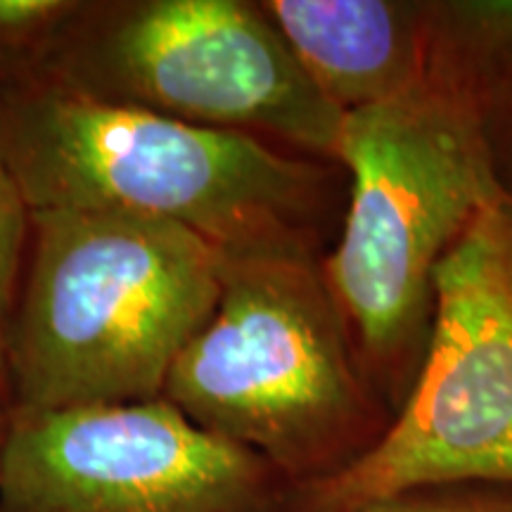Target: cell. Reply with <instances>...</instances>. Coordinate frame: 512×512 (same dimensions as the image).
<instances>
[{"instance_id": "6da1fadb", "label": "cell", "mask_w": 512, "mask_h": 512, "mask_svg": "<svg viewBox=\"0 0 512 512\" xmlns=\"http://www.w3.org/2000/svg\"><path fill=\"white\" fill-rule=\"evenodd\" d=\"M0 159L31 211L176 223L223 259L323 256L344 176L337 164L91 98L46 74L0 83Z\"/></svg>"}, {"instance_id": "7a4b0ae2", "label": "cell", "mask_w": 512, "mask_h": 512, "mask_svg": "<svg viewBox=\"0 0 512 512\" xmlns=\"http://www.w3.org/2000/svg\"><path fill=\"white\" fill-rule=\"evenodd\" d=\"M494 86V76L434 46L411 88L344 114L337 166L349 195L320 271L368 380L394 415L430 342L439 264L505 197L484 131Z\"/></svg>"}, {"instance_id": "3957f363", "label": "cell", "mask_w": 512, "mask_h": 512, "mask_svg": "<svg viewBox=\"0 0 512 512\" xmlns=\"http://www.w3.org/2000/svg\"><path fill=\"white\" fill-rule=\"evenodd\" d=\"M219 292L221 254L176 223L31 211L5 335L10 411L159 399Z\"/></svg>"}, {"instance_id": "277c9868", "label": "cell", "mask_w": 512, "mask_h": 512, "mask_svg": "<svg viewBox=\"0 0 512 512\" xmlns=\"http://www.w3.org/2000/svg\"><path fill=\"white\" fill-rule=\"evenodd\" d=\"M162 399L195 425L259 453L290 486L342 475L394 422L332 297L320 256H221L207 325Z\"/></svg>"}, {"instance_id": "5b68a950", "label": "cell", "mask_w": 512, "mask_h": 512, "mask_svg": "<svg viewBox=\"0 0 512 512\" xmlns=\"http://www.w3.org/2000/svg\"><path fill=\"white\" fill-rule=\"evenodd\" d=\"M36 74L114 105L337 164L344 114L261 3L86 0Z\"/></svg>"}, {"instance_id": "8992f818", "label": "cell", "mask_w": 512, "mask_h": 512, "mask_svg": "<svg viewBox=\"0 0 512 512\" xmlns=\"http://www.w3.org/2000/svg\"><path fill=\"white\" fill-rule=\"evenodd\" d=\"M512 489V249L503 200L434 275L418 377L373 451L342 475L287 489L283 512H354L420 486Z\"/></svg>"}, {"instance_id": "52a82bcc", "label": "cell", "mask_w": 512, "mask_h": 512, "mask_svg": "<svg viewBox=\"0 0 512 512\" xmlns=\"http://www.w3.org/2000/svg\"><path fill=\"white\" fill-rule=\"evenodd\" d=\"M290 484L166 399L8 411L0 512H283Z\"/></svg>"}, {"instance_id": "ba28073f", "label": "cell", "mask_w": 512, "mask_h": 512, "mask_svg": "<svg viewBox=\"0 0 512 512\" xmlns=\"http://www.w3.org/2000/svg\"><path fill=\"white\" fill-rule=\"evenodd\" d=\"M320 93L342 114L422 79L437 38V0H261Z\"/></svg>"}, {"instance_id": "9c48e42d", "label": "cell", "mask_w": 512, "mask_h": 512, "mask_svg": "<svg viewBox=\"0 0 512 512\" xmlns=\"http://www.w3.org/2000/svg\"><path fill=\"white\" fill-rule=\"evenodd\" d=\"M86 0H0V83L41 72Z\"/></svg>"}, {"instance_id": "30bf717a", "label": "cell", "mask_w": 512, "mask_h": 512, "mask_svg": "<svg viewBox=\"0 0 512 512\" xmlns=\"http://www.w3.org/2000/svg\"><path fill=\"white\" fill-rule=\"evenodd\" d=\"M31 209L24 202L15 178L0 159V408L10 411L8 370H5V335L15 306L24 256L29 245Z\"/></svg>"}, {"instance_id": "8fae6325", "label": "cell", "mask_w": 512, "mask_h": 512, "mask_svg": "<svg viewBox=\"0 0 512 512\" xmlns=\"http://www.w3.org/2000/svg\"><path fill=\"white\" fill-rule=\"evenodd\" d=\"M354 512H512V489L489 484L420 486L377 498Z\"/></svg>"}, {"instance_id": "7c38bea8", "label": "cell", "mask_w": 512, "mask_h": 512, "mask_svg": "<svg viewBox=\"0 0 512 512\" xmlns=\"http://www.w3.org/2000/svg\"><path fill=\"white\" fill-rule=\"evenodd\" d=\"M484 131L498 185L512 197V67L501 76L486 100Z\"/></svg>"}, {"instance_id": "4fadbf2b", "label": "cell", "mask_w": 512, "mask_h": 512, "mask_svg": "<svg viewBox=\"0 0 512 512\" xmlns=\"http://www.w3.org/2000/svg\"><path fill=\"white\" fill-rule=\"evenodd\" d=\"M5 432H8V411H3V408H0V456H3Z\"/></svg>"}, {"instance_id": "5bb4252c", "label": "cell", "mask_w": 512, "mask_h": 512, "mask_svg": "<svg viewBox=\"0 0 512 512\" xmlns=\"http://www.w3.org/2000/svg\"><path fill=\"white\" fill-rule=\"evenodd\" d=\"M503 209L505 216H508V230H510V249H512V197H503Z\"/></svg>"}]
</instances>
